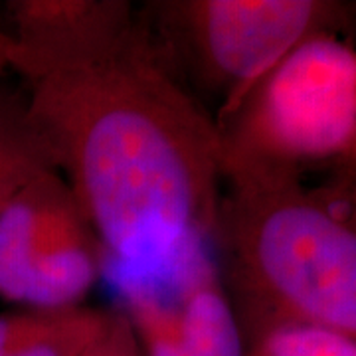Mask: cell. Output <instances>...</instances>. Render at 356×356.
<instances>
[{"mask_svg": "<svg viewBox=\"0 0 356 356\" xmlns=\"http://www.w3.org/2000/svg\"><path fill=\"white\" fill-rule=\"evenodd\" d=\"M6 70L91 226L121 261L214 238L222 153L214 115L127 0H10Z\"/></svg>", "mask_w": 356, "mask_h": 356, "instance_id": "obj_1", "label": "cell"}, {"mask_svg": "<svg viewBox=\"0 0 356 356\" xmlns=\"http://www.w3.org/2000/svg\"><path fill=\"white\" fill-rule=\"evenodd\" d=\"M214 243L245 339L307 325L356 341V180H228Z\"/></svg>", "mask_w": 356, "mask_h": 356, "instance_id": "obj_2", "label": "cell"}, {"mask_svg": "<svg viewBox=\"0 0 356 356\" xmlns=\"http://www.w3.org/2000/svg\"><path fill=\"white\" fill-rule=\"evenodd\" d=\"M216 125L224 182L341 170L356 149L355 44L344 34L305 40Z\"/></svg>", "mask_w": 356, "mask_h": 356, "instance_id": "obj_3", "label": "cell"}, {"mask_svg": "<svg viewBox=\"0 0 356 356\" xmlns=\"http://www.w3.org/2000/svg\"><path fill=\"white\" fill-rule=\"evenodd\" d=\"M140 10L184 86L216 103L214 121L299 44L356 24V4L341 0H154Z\"/></svg>", "mask_w": 356, "mask_h": 356, "instance_id": "obj_4", "label": "cell"}, {"mask_svg": "<svg viewBox=\"0 0 356 356\" xmlns=\"http://www.w3.org/2000/svg\"><path fill=\"white\" fill-rule=\"evenodd\" d=\"M103 281L143 356H248L214 238H186L147 261L107 255Z\"/></svg>", "mask_w": 356, "mask_h": 356, "instance_id": "obj_5", "label": "cell"}, {"mask_svg": "<svg viewBox=\"0 0 356 356\" xmlns=\"http://www.w3.org/2000/svg\"><path fill=\"white\" fill-rule=\"evenodd\" d=\"M107 250L60 170H44L0 208V299L18 309L81 305Z\"/></svg>", "mask_w": 356, "mask_h": 356, "instance_id": "obj_6", "label": "cell"}, {"mask_svg": "<svg viewBox=\"0 0 356 356\" xmlns=\"http://www.w3.org/2000/svg\"><path fill=\"white\" fill-rule=\"evenodd\" d=\"M44 170H58L26 113L24 97L0 93V208Z\"/></svg>", "mask_w": 356, "mask_h": 356, "instance_id": "obj_7", "label": "cell"}, {"mask_svg": "<svg viewBox=\"0 0 356 356\" xmlns=\"http://www.w3.org/2000/svg\"><path fill=\"white\" fill-rule=\"evenodd\" d=\"M111 307L76 305L40 311L16 356H86L99 339Z\"/></svg>", "mask_w": 356, "mask_h": 356, "instance_id": "obj_8", "label": "cell"}, {"mask_svg": "<svg viewBox=\"0 0 356 356\" xmlns=\"http://www.w3.org/2000/svg\"><path fill=\"white\" fill-rule=\"evenodd\" d=\"M248 356H356V341L307 325H275L248 341Z\"/></svg>", "mask_w": 356, "mask_h": 356, "instance_id": "obj_9", "label": "cell"}, {"mask_svg": "<svg viewBox=\"0 0 356 356\" xmlns=\"http://www.w3.org/2000/svg\"><path fill=\"white\" fill-rule=\"evenodd\" d=\"M86 356H143L127 321L115 307H111V315L99 339Z\"/></svg>", "mask_w": 356, "mask_h": 356, "instance_id": "obj_10", "label": "cell"}, {"mask_svg": "<svg viewBox=\"0 0 356 356\" xmlns=\"http://www.w3.org/2000/svg\"><path fill=\"white\" fill-rule=\"evenodd\" d=\"M36 309H10L0 313V356H16L20 344L38 321Z\"/></svg>", "mask_w": 356, "mask_h": 356, "instance_id": "obj_11", "label": "cell"}, {"mask_svg": "<svg viewBox=\"0 0 356 356\" xmlns=\"http://www.w3.org/2000/svg\"><path fill=\"white\" fill-rule=\"evenodd\" d=\"M341 170H344L346 175H350V177L356 180V149L355 153H353V156H350V161H348V165L344 166V168H341Z\"/></svg>", "mask_w": 356, "mask_h": 356, "instance_id": "obj_12", "label": "cell"}, {"mask_svg": "<svg viewBox=\"0 0 356 356\" xmlns=\"http://www.w3.org/2000/svg\"><path fill=\"white\" fill-rule=\"evenodd\" d=\"M4 72H8L6 70V62H4V54H2V28H0V77L4 76ZM0 93H4V89L0 86Z\"/></svg>", "mask_w": 356, "mask_h": 356, "instance_id": "obj_13", "label": "cell"}]
</instances>
